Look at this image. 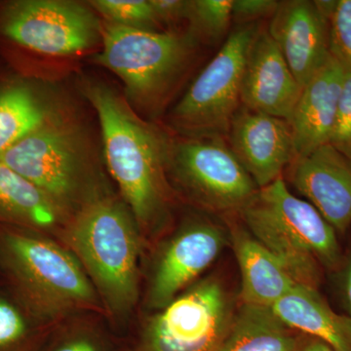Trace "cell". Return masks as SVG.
<instances>
[{
  "label": "cell",
  "instance_id": "52a82bcc",
  "mask_svg": "<svg viewBox=\"0 0 351 351\" xmlns=\"http://www.w3.org/2000/svg\"><path fill=\"white\" fill-rule=\"evenodd\" d=\"M235 311L223 281L208 276L158 309L136 351H218Z\"/></svg>",
  "mask_w": 351,
  "mask_h": 351
},
{
  "label": "cell",
  "instance_id": "cb8c5ba5",
  "mask_svg": "<svg viewBox=\"0 0 351 351\" xmlns=\"http://www.w3.org/2000/svg\"><path fill=\"white\" fill-rule=\"evenodd\" d=\"M330 52L351 71V0H337L329 20Z\"/></svg>",
  "mask_w": 351,
  "mask_h": 351
},
{
  "label": "cell",
  "instance_id": "d6986e66",
  "mask_svg": "<svg viewBox=\"0 0 351 351\" xmlns=\"http://www.w3.org/2000/svg\"><path fill=\"white\" fill-rule=\"evenodd\" d=\"M300 341L271 307L242 304L218 351H297Z\"/></svg>",
  "mask_w": 351,
  "mask_h": 351
},
{
  "label": "cell",
  "instance_id": "ba28073f",
  "mask_svg": "<svg viewBox=\"0 0 351 351\" xmlns=\"http://www.w3.org/2000/svg\"><path fill=\"white\" fill-rule=\"evenodd\" d=\"M167 169L210 211L239 212L258 191L223 137H189L169 145Z\"/></svg>",
  "mask_w": 351,
  "mask_h": 351
},
{
  "label": "cell",
  "instance_id": "8992f818",
  "mask_svg": "<svg viewBox=\"0 0 351 351\" xmlns=\"http://www.w3.org/2000/svg\"><path fill=\"white\" fill-rule=\"evenodd\" d=\"M260 27L239 25L201 71L172 112V123L188 137L228 135L240 108L242 76Z\"/></svg>",
  "mask_w": 351,
  "mask_h": 351
},
{
  "label": "cell",
  "instance_id": "ac0fdd59",
  "mask_svg": "<svg viewBox=\"0 0 351 351\" xmlns=\"http://www.w3.org/2000/svg\"><path fill=\"white\" fill-rule=\"evenodd\" d=\"M271 309L295 332L319 339L337 351H351V318L332 311L317 289L297 284Z\"/></svg>",
  "mask_w": 351,
  "mask_h": 351
},
{
  "label": "cell",
  "instance_id": "30bf717a",
  "mask_svg": "<svg viewBox=\"0 0 351 351\" xmlns=\"http://www.w3.org/2000/svg\"><path fill=\"white\" fill-rule=\"evenodd\" d=\"M101 29L87 6L64 0L13 2L0 18V31L7 38L49 56H69L93 47Z\"/></svg>",
  "mask_w": 351,
  "mask_h": 351
},
{
  "label": "cell",
  "instance_id": "6da1fadb",
  "mask_svg": "<svg viewBox=\"0 0 351 351\" xmlns=\"http://www.w3.org/2000/svg\"><path fill=\"white\" fill-rule=\"evenodd\" d=\"M86 93L100 121L108 170L138 228H152L163 218L169 203V144L108 87L93 85Z\"/></svg>",
  "mask_w": 351,
  "mask_h": 351
},
{
  "label": "cell",
  "instance_id": "3957f363",
  "mask_svg": "<svg viewBox=\"0 0 351 351\" xmlns=\"http://www.w3.org/2000/svg\"><path fill=\"white\" fill-rule=\"evenodd\" d=\"M138 225L130 210L112 198L86 203L68 241L108 311L124 315L138 299Z\"/></svg>",
  "mask_w": 351,
  "mask_h": 351
},
{
  "label": "cell",
  "instance_id": "7c38bea8",
  "mask_svg": "<svg viewBox=\"0 0 351 351\" xmlns=\"http://www.w3.org/2000/svg\"><path fill=\"white\" fill-rule=\"evenodd\" d=\"M228 135V145L258 189L281 178L295 158L288 120L239 108Z\"/></svg>",
  "mask_w": 351,
  "mask_h": 351
},
{
  "label": "cell",
  "instance_id": "9a60e30c",
  "mask_svg": "<svg viewBox=\"0 0 351 351\" xmlns=\"http://www.w3.org/2000/svg\"><path fill=\"white\" fill-rule=\"evenodd\" d=\"M302 90L269 32L260 29L245 64L241 105L253 112L289 120Z\"/></svg>",
  "mask_w": 351,
  "mask_h": 351
},
{
  "label": "cell",
  "instance_id": "8fae6325",
  "mask_svg": "<svg viewBox=\"0 0 351 351\" xmlns=\"http://www.w3.org/2000/svg\"><path fill=\"white\" fill-rule=\"evenodd\" d=\"M228 242L230 232L210 219H196L184 226L165 245L157 260L149 306L158 311L191 287Z\"/></svg>",
  "mask_w": 351,
  "mask_h": 351
},
{
  "label": "cell",
  "instance_id": "f1b7e54d",
  "mask_svg": "<svg viewBox=\"0 0 351 351\" xmlns=\"http://www.w3.org/2000/svg\"><path fill=\"white\" fill-rule=\"evenodd\" d=\"M339 289H341V299L346 311L351 318V250L346 258H343L339 267Z\"/></svg>",
  "mask_w": 351,
  "mask_h": 351
},
{
  "label": "cell",
  "instance_id": "277c9868",
  "mask_svg": "<svg viewBox=\"0 0 351 351\" xmlns=\"http://www.w3.org/2000/svg\"><path fill=\"white\" fill-rule=\"evenodd\" d=\"M2 253L25 300L41 315L56 317L96 304V290L82 265L54 242L7 233Z\"/></svg>",
  "mask_w": 351,
  "mask_h": 351
},
{
  "label": "cell",
  "instance_id": "f546056e",
  "mask_svg": "<svg viewBox=\"0 0 351 351\" xmlns=\"http://www.w3.org/2000/svg\"><path fill=\"white\" fill-rule=\"evenodd\" d=\"M297 351H337L328 345L325 341L319 339L313 338V337L306 336V338H302L300 341L299 348Z\"/></svg>",
  "mask_w": 351,
  "mask_h": 351
},
{
  "label": "cell",
  "instance_id": "d4e9b609",
  "mask_svg": "<svg viewBox=\"0 0 351 351\" xmlns=\"http://www.w3.org/2000/svg\"><path fill=\"white\" fill-rule=\"evenodd\" d=\"M329 145L351 163V71H346L345 80L337 110Z\"/></svg>",
  "mask_w": 351,
  "mask_h": 351
},
{
  "label": "cell",
  "instance_id": "ffe728a7",
  "mask_svg": "<svg viewBox=\"0 0 351 351\" xmlns=\"http://www.w3.org/2000/svg\"><path fill=\"white\" fill-rule=\"evenodd\" d=\"M0 215L46 228L56 223L59 208L38 186L0 162Z\"/></svg>",
  "mask_w": 351,
  "mask_h": 351
},
{
  "label": "cell",
  "instance_id": "603a6c76",
  "mask_svg": "<svg viewBox=\"0 0 351 351\" xmlns=\"http://www.w3.org/2000/svg\"><path fill=\"white\" fill-rule=\"evenodd\" d=\"M232 3L233 0H193L188 20L207 38H221L232 22Z\"/></svg>",
  "mask_w": 351,
  "mask_h": 351
},
{
  "label": "cell",
  "instance_id": "44dd1931",
  "mask_svg": "<svg viewBox=\"0 0 351 351\" xmlns=\"http://www.w3.org/2000/svg\"><path fill=\"white\" fill-rule=\"evenodd\" d=\"M49 108L27 85L0 92V156L54 119Z\"/></svg>",
  "mask_w": 351,
  "mask_h": 351
},
{
  "label": "cell",
  "instance_id": "7402d4cb",
  "mask_svg": "<svg viewBox=\"0 0 351 351\" xmlns=\"http://www.w3.org/2000/svg\"><path fill=\"white\" fill-rule=\"evenodd\" d=\"M89 5L105 22L144 31L159 32L160 27L149 0H94Z\"/></svg>",
  "mask_w": 351,
  "mask_h": 351
},
{
  "label": "cell",
  "instance_id": "9c48e42d",
  "mask_svg": "<svg viewBox=\"0 0 351 351\" xmlns=\"http://www.w3.org/2000/svg\"><path fill=\"white\" fill-rule=\"evenodd\" d=\"M59 210L75 202L85 184L87 157L73 129L54 117L0 156Z\"/></svg>",
  "mask_w": 351,
  "mask_h": 351
},
{
  "label": "cell",
  "instance_id": "5bb4252c",
  "mask_svg": "<svg viewBox=\"0 0 351 351\" xmlns=\"http://www.w3.org/2000/svg\"><path fill=\"white\" fill-rule=\"evenodd\" d=\"M291 182L307 202L335 228L345 233L351 225V163L331 145L295 157Z\"/></svg>",
  "mask_w": 351,
  "mask_h": 351
},
{
  "label": "cell",
  "instance_id": "4dcf8cb0",
  "mask_svg": "<svg viewBox=\"0 0 351 351\" xmlns=\"http://www.w3.org/2000/svg\"><path fill=\"white\" fill-rule=\"evenodd\" d=\"M55 351H98V350L87 339H80L69 341Z\"/></svg>",
  "mask_w": 351,
  "mask_h": 351
},
{
  "label": "cell",
  "instance_id": "5b68a950",
  "mask_svg": "<svg viewBox=\"0 0 351 351\" xmlns=\"http://www.w3.org/2000/svg\"><path fill=\"white\" fill-rule=\"evenodd\" d=\"M103 50L94 61L115 73L127 93L138 103L156 101L167 92L186 66L193 36L174 32H149L104 22Z\"/></svg>",
  "mask_w": 351,
  "mask_h": 351
},
{
  "label": "cell",
  "instance_id": "e0dca14e",
  "mask_svg": "<svg viewBox=\"0 0 351 351\" xmlns=\"http://www.w3.org/2000/svg\"><path fill=\"white\" fill-rule=\"evenodd\" d=\"M230 241L241 276L240 298L242 304L274 306L297 285L282 263L246 228H232Z\"/></svg>",
  "mask_w": 351,
  "mask_h": 351
},
{
  "label": "cell",
  "instance_id": "2e32d148",
  "mask_svg": "<svg viewBox=\"0 0 351 351\" xmlns=\"http://www.w3.org/2000/svg\"><path fill=\"white\" fill-rule=\"evenodd\" d=\"M345 75V68L331 56L302 88L288 120L294 138L295 157L306 156L329 144Z\"/></svg>",
  "mask_w": 351,
  "mask_h": 351
},
{
  "label": "cell",
  "instance_id": "4316f807",
  "mask_svg": "<svg viewBox=\"0 0 351 351\" xmlns=\"http://www.w3.org/2000/svg\"><path fill=\"white\" fill-rule=\"evenodd\" d=\"M278 2L277 0H233L232 22L239 25L253 24V21L272 16Z\"/></svg>",
  "mask_w": 351,
  "mask_h": 351
},
{
  "label": "cell",
  "instance_id": "4fadbf2b",
  "mask_svg": "<svg viewBox=\"0 0 351 351\" xmlns=\"http://www.w3.org/2000/svg\"><path fill=\"white\" fill-rule=\"evenodd\" d=\"M267 32L302 88L332 56L329 22L314 1H279Z\"/></svg>",
  "mask_w": 351,
  "mask_h": 351
},
{
  "label": "cell",
  "instance_id": "484cf974",
  "mask_svg": "<svg viewBox=\"0 0 351 351\" xmlns=\"http://www.w3.org/2000/svg\"><path fill=\"white\" fill-rule=\"evenodd\" d=\"M27 332L22 313L10 302L0 299V348L19 341Z\"/></svg>",
  "mask_w": 351,
  "mask_h": 351
},
{
  "label": "cell",
  "instance_id": "7a4b0ae2",
  "mask_svg": "<svg viewBox=\"0 0 351 351\" xmlns=\"http://www.w3.org/2000/svg\"><path fill=\"white\" fill-rule=\"evenodd\" d=\"M239 213L247 230L298 284L317 289L322 269L341 267L336 230L311 203L293 195L282 177L258 189Z\"/></svg>",
  "mask_w": 351,
  "mask_h": 351
},
{
  "label": "cell",
  "instance_id": "83f0119b",
  "mask_svg": "<svg viewBox=\"0 0 351 351\" xmlns=\"http://www.w3.org/2000/svg\"><path fill=\"white\" fill-rule=\"evenodd\" d=\"M159 24L171 25L188 19L191 1L186 0H149Z\"/></svg>",
  "mask_w": 351,
  "mask_h": 351
}]
</instances>
